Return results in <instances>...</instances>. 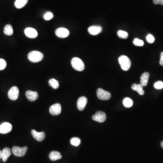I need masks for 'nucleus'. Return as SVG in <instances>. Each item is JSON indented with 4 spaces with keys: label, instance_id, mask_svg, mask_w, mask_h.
Here are the masks:
<instances>
[{
    "label": "nucleus",
    "instance_id": "aec40b11",
    "mask_svg": "<svg viewBox=\"0 0 163 163\" xmlns=\"http://www.w3.org/2000/svg\"><path fill=\"white\" fill-rule=\"evenodd\" d=\"M28 2V0H16L15 2V6L17 9H21L24 7Z\"/></svg>",
    "mask_w": 163,
    "mask_h": 163
},
{
    "label": "nucleus",
    "instance_id": "2f4dec72",
    "mask_svg": "<svg viewBox=\"0 0 163 163\" xmlns=\"http://www.w3.org/2000/svg\"><path fill=\"white\" fill-rule=\"evenodd\" d=\"M160 0H153V2L155 4H159Z\"/></svg>",
    "mask_w": 163,
    "mask_h": 163
},
{
    "label": "nucleus",
    "instance_id": "a211bd4d",
    "mask_svg": "<svg viewBox=\"0 0 163 163\" xmlns=\"http://www.w3.org/2000/svg\"><path fill=\"white\" fill-rule=\"evenodd\" d=\"M49 158L52 161H56L60 160L62 158L61 154L59 152L56 151H53L50 153Z\"/></svg>",
    "mask_w": 163,
    "mask_h": 163
},
{
    "label": "nucleus",
    "instance_id": "4468645a",
    "mask_svg": "<svg viewBox=\"0 0 163 163\" xmlns=\"http://www.w3.org/2000/svg\"><path fill=\"white\" fill-rule=\"evenodd\" d=\"M25 95L27 99L31 102H34L38 99L39 95L37 92L28 90L25 93Z\"/></svg>",
    "mask_w": 163,
    "mask_h": 163
},
{
    "label": "nucleus",
    "instance_id": "f257e3e1",
    "mask_svg": "<svg viewBox=\"0 0 163 163\" xmlns=\"http://www.w3.org/2000/svg\"><path fill=\"white\" fill-rule=\"evenodd\" d=\"M28 60L33 63L41 61L44 58L43 54L38 51H32L29 53L28 55Z\"/></svg>",
    "mask_w": 163,
    "mask_h": 163
},
{
    "label": "nucleus",
    "instance_id": "9b49d317",
    "mask_svg": "<svg viewBox=\"0 0 163 163\" xmlns=\"http://www.w3.org/2000/svg\"><path fill=\"white\" fill-rule=\"evenodd\" d=\"M24 34L28 38L34 39L38 36V32L34 28L28 27L24 30Z\"/></svg>",
    "mask_w": 163,
    "mask_h": 163
},
{
    "label": "nucleus",
    "instance_id": "cd10ccee",
    "mask_svg": "<svg viewBox=\"0 0 163 163\" xmlns=\"http://www.w3.org/2000/svg\"><path fill=\"white\" fill-rule=\"evenodd\" d=\"M7 64L4 59H0V70H3L6 68Z\"/></svg>",
    "mask_w": 163,
    "mask_h": 163
},
{
    "label": "nucleus",
    "instance_id": "39448f33",
    "mask_svg": "<svg viewBox=\"0 0 163 163\" xmlns=\"http://www.w3.org/2000/svg\"><path fill=\"white\" fill-rule=\"evenodd\" d=\"M96 95L97 97L102 100H108L111 97V93L102 88H98L97 89L96 91Z\"/></svg>",
    "mask_w": 163,
    "mask_h": 163
},
{
    "label": "nucleus",
    "instance_id": "6ab92c4d",
    "mask_svg": "<svg viewBox=\"0 0 163 163\" xmlns=\"http://www.w3.org/2000/svg\"><path fill=\"white\" fill-rule=\"evenodd\" d=\"M149 77H150V74L149 73L145 72L143 73L141 77V82H140L141 83L140 84H141L143 86H146L148 84Z\"/></svg>",
    "mask_w": 163,
    "mask_h": 163
},
{
    "label": "nucleus",
    "instance_id": "0eeeda50",
    "mask_svg": "<svg viewBox=\"0 0 163 163\" xmlns=\"http://www.w3.org/2000/svg\"><path fill=\"white\" fill-rule=\"evenodd\" d=\"M92 119L93 121L99 123H103L106 120V114L105 113L102 111H98L92 116Z\"/></svg>",
    "mask_w": 163,
    "mask_h": 163
},
{
    "label": "nucleus",
    "instance_id": "5701e85b",
    "mask_svg": "<svg viewBox=\"0 0 163 163\" xmlns=\"http://www.w3.org/2000/svg\"><path fill=\"white\" fill-rule=\"evenodd\" d=\"M123 104L125 107L129 108L132 106L133 102L131 98L129 97H126L123 101Z\"/></svg>",
    "mask_w": 163,
    "mask_h": 163
},
{
    "label": "nucleus",
    "instance_id": "2eb2a0df",
    "mask_svg": "<svg viewBox=\"0 0 163 163\" xmlns=\"http://www.w3.org/2000/svg\"><path fill=\"white\" fill-rule=\"evenodd\" d=\"M102 27L101 26H92L88 29V33L92 35H96L102 32Z\"/></svg>",
    "mask_w": 163,
    "mask_h": 163
},
{
    "label": "nucleus",
    "instance_id": "ddd939ff",
    "mask_svg": "<svg viewBox=\"0 0 163 163\" xmlns=\"http://www.w3.org/2000/svg\"><path fill=\"white\" fill-rule=\"evenodd\" d=\"M87 103V98L85 96L80 97L77 101V107L80 111H83Z\"/></svg>",
    "mask_w": 163,
    "mask_h": 163
},
{
    "label": "nucleus",
    "instance_id": "6e6552de",
    "mask_svg": "<svg viewBox=\"0 0 163 163\" xmlns=\"http://www.w3.org/2000/svg\"><path fill=\"white\" fill-rule=\"evenodd\" d=\"M61 105L60 103L54 104L50 107V112L52 115H59L61 113Z\"/></svg>",
    "mask_w": 163,
    "mask_h": 163
},
{
    "label": "nucleus",
    "instance_id": "393cba45",
    "mask_svg": "<svg viewBox=\"0 0 163 163\" xmlns=\"http://www.w3.org/2000/svg\"><path fill=\"white\" fill-rule=\"evenodd\" d=\"M70 143L73 146H78L81 144V140L77 137H74L71 139Z\"/></svg>",
    "mask_w": 163,
    "mask_h": 163
},
{
    "label": "nucleus",
    "instance_id": "f03ea898",
    "mask_svg": "<svg viewBox=\"0 0 163 163\" xmlns=\"http://www.w3.org/2000/svg\"><path fill=\"white\" fill-rule=\"evenodd\" d=\"M119 64L121 65L122 70L124 71H128L131 67V60L125 55H122L118 59Z\"/></svg>",
    "mask_w": 163,
    "mask_h": 163
},
{
    "label": "nucleus",
    "instance_id": "f3484780",
    "mask_svg": "<svg viewBox=\"0 0 163 163\" xmlns=\"http://www.w3.org/2000/svg\"><path fill=\"white\" fill-rule=\"evenodd\" d=\"M132 88L134 91L137 92L140 95H143L145 93L144 91L143 90V86L141 84L134 83L132 85Z\"/></svg>",
    "mask_w": 163,
    "mask_h": 163
},
{
    "label": "nucleus",
    "instance_id": "423d86ee",
    "mask_svg": "<svg viewBox=\"0 0 163 163\" xmlns=\"http://www.w3.org/2000/svg\"><path fill=\"white\" fill-rule=\"evenodd\" d=\"M19 90L17 86H12L9 90L8 93V96L9 99L12 101H15L19 97Z\"/></svg>",
    "mask_w": 163,
    "mask_h": 163
},
{
    "label": "nucleus",
    "instance_id": "f704fd0d",
    "mask_svg": "<svg viewBox=\"0 0 163 163\" xmlns=\"http://www.w3.org/2000/svg\"><path fill=\"white\" fill-rule=\"evenodd\" d=\"M161 147L163 148V141L161 143Z\"/></svg>",
    "mask_w": 163,
    "mask_h": 163
},
{
    "label": "nucleus",
    "instance_id": "bb28decb",
    "mask_svg": "<svg viewBox=\"0 0 163 163\" xmlns=\"http://www.w3.org/2000/svg\"><path fill=\"white\" fill-rule=\"evenodd\" d=\"M54 17V15L51 12H47L44 15V18L46 21H50Z\"/></svg>",
    "mask_w": 163,
    "mask_h": 163
},
{
    "label": "nucleus",
    "instance_id": "9d476101",
    "mask_svg": "<svg viewBox=\"0 0 163 163\" xmlns=\"http://www.w3.org/2000/svg\"><path fill=\"white\" fill-rule=\"evenodd\" d=\"M12 126L9 122H4L0 125V133L5 134L11 131Z\"/></svg>",
    "mask_w": 163,
    "mask_h": 163
},
{
    "label": "nucleus",
    "instance_id": "7ed1b4c3",
    "mask_svg": "<svg viewBox=\"0 0 163 163\" xmlns=\"http://www.w3.org/2000/svg\"><path fill=\"white\" fill-rule=\"evenodd\" d=\"M71 63L73 68L78 71H82L84 70V64L80 58L77 57L73 58Z\"/></svg>",
    "mask_w": 163,
    "mask_h": 163
},
{
    "label": "nucleus",
    "instance_id": "7c9ffc66",
    "mask_svg": "<svg viewBox=\"0 0 163 163\" xmlns=\"http://www.w3.org/2000/svg\"><path fill=\"white\" fill-rule=\"evenodd\" d=\"M160 64L163 66V52L161 53V59H160Z\"/></svg>",
    "mask_w": 163,
    "mask_h": 163
},
{
    "label": "nucleus",
    "instance_id": "c756f323",
    "mask_svg": "<svg viewBox=\"0 0 163 163\" xmlns=\"http://www.w3.org/2000/svg\"><path fill=\"white\" fill-rule=\"evenodd\" d=\"M146 40L149 43H153L155 41L154 37L152 34H149L146 36Z\"/></svg>",
    "mask_w": 163,
    "mask_h": 163
},
{
    "label": "nucleus",
    "instance_id": "412c9836",
    "mask_svg": "<svg viewBox=\"0 0 163 163\" xmlns=\"http://www.w3.org/2000/svg\"><path fill=\"white\" fill-rule=\"evenodd\" d=\"M4 33L5 35L11 36L13 34V29L11 25L6 24L4 28Z\"/></svg>",
    "mask_w": 163,
    "mask_h": 163
},
{
    "label": "nucleus",
    "instance_id": "4be33fe9",
    "mask_svg": "<svg viewBox=\"0 0 163 163\" xmlns=\"http://www.w3.org/2000/svg\"><path fill=\"white\" fill-rule=\"evenodd\" d=\"M49 84L54 89H57L60 86L59 81L54 79H51L49 81Z\"/></svg>",
    "mask_w": 163,
    "mask_h": 163
},
{
    "label": "nucleus",
    "instance_id": "20e7f679",
    "mask_svg": "<svg viewBox=\"0 0 163 163\" xmlns=\"http://www.w3.org/2000/svg\"><path fill=\"white\" fill-rule=\"evenodd\" d=\"M27 150L28 147L26 146L24 147L14 146L12 149V152L13 154L17 157H22L25 155Z\"/></svg>",
    "mask_w": 163,
    "mask_h": 163
},
{
    "label": "nucleus",
    "instance_id": "1a4fd4ad",
    "mask_svg": "<svg viewBox=\"0 0 163 163\" xmlns=\"http://www.w3.org/2000/svg\"><path fill=\"white\" fill-rule=\"evenodd\" d=\"M70 31L65 28H59L55 31V34L59 38H65L70 35Z\"/></svg>",
    "mask_w": 163,
    "mask_h": 163
},
{
    "label": "nucleus",
    "instance_id": "473e14b6",
    "mask_svg": "<svg viewBox=\"0 0 163 163\" xmlns=\"http://www.w3.org/2000/svg\"><path fill=\"white\" fill-rule=\"evenodd\" d=\"M159 4L161 5H163V0H160Z\"/></svg>",
    "mask_w": 163,
    "mask_h": 163
},
{
    "label": "nucleus",
    "instance_id": "72a5a7b5",
    "mask_svg": "<svg viewBox=\"0 0 163 163\" xmlns=\"http://www.w3.org/2000/svg\"><path fill=\"white\" fill-rule=\"evenodd\" d=\"M2 151L0 150V160L2 159Z\"/></svg>",
    "mask_w": 163,
    "mask_h": 163
},
{
    "label": "nucleus",
    "instance_id": "b1692460",
    "mask_svg": "<svg viewBox=\"0 0 163 163\" xmlns=\"http://www.w3.org/2000/svg\"><path fill=\"white\" fill-rule=\"evenodd\" d=\"M117 35L119 38L123 39H126L128 37V34L127 32L123 31H119L117 32Z\"/></svg>",
    "mask_w": 163,
    "mask_h": 163
},
{
    "label": "nucleus",
    "instance_id": "f8f14e48",
    "mask_svg": "<svg viewBox=\"0 0 163 163\" xmlns=\"http://www.w3.org/2000/svg\"><path fill=\"white\" fill-rule=\"evenodd\" d=\"M31 135L34 139L38 142H42L45 139V134L44 132H38L34 130H32L31 131Z\"/></svg>",
    "mask_w": 163,
    "mask_h": 163
},
{
    "label": "nucleus",
    "instance_id": "dca6fc26",
    "mask_svg": "<svg viewBox=\"0 0 163 163\" xmlns=\"http://www.w3.org/2000/svg\"><path fill=\"white\" fill-rule=\"evenodd\" d=\"M11 155V150L9 148H4L2 152V159L3 162H5L7 161Z\"/></svg>",
    "mask_w": 163,
    "mask_h": 163
},
{
    "label": "nucleus",
    "instance_id": "a878e982",
    "mask_svg": "<svg viewBox=\"0 0 163 163\" xmlns=\"http://www.w3.org/2000/svg\"><path fill=\"white\" fill-rule=\"evenodd\" d=\"M133 44L135 46H140V47L143 46L144 44V42L143 41L140 40L138 38L135 39L133 41Z\"/></svg>",
    "mask_w": 163,
    "mask_h": 163
},
{
    "label": "nucleus",
    "instance_id": "c85d7f7f",
    "mask_svg": "<svg viewBox=\"0 0 163 163\" xmlns=\"http://www.w3.org/2000/svg\"><path fill=\"white\" fill-rule=\"evenodd\" d=\"M155 88L157 89H161L163 88V82L161 81H159L155 82L154 84Z\"/></svg>",
    "mask_w": 163,
    "mask_h": 163
}]
</instances>
